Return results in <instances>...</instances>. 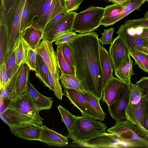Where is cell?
Here are the masks:
<instances>
[{"label": "cell", "mask_w": 148, "mask_h": 148, "mask_svg": "<svg viewBox=\"0 0 148 148\" xmlns=\"http://www.w3.org/2000/svg\"><path fill=\"white\" fill-rule=\"evenodd\" d=\"M148 105V97L145 95L136 104L129 103L126 111V119L135 126H142L144 115Z\"/></svg>", "instance_id": "2e32d148"}, {"label": "cell", "mask_w": 148, "mask_h": 148, "mask_svg": "<svg viewBox=\"0 0 148 148\" xmlns=\"http://www.w3.org/2000/svg\"><path fill=\"white\" fill-rule=\"evenodd\" d=\"M131 94L130 103L136 104L138 103L144 94L142 90L138 86L131 82L128 85Z\"/></svg>", "instance_id": "836d02e7"}, {"label": "cell", "mask_w": 148, "mask_h": 148, "mask_svg": "<svg viewBox=\"0 0 148 148\" xmlns=\"http://www.w3.org/2000/svg\"><path fill=\"white\" fill-rule=\"evenodd\" d=\"M134 125L127 119L116 121L115 125L109 128V133L118 136L126 147H148V140L140 137L134 131Z\"/></svg>", "instance_id": "52a82bcc"}, {"label": "cell", "mask_w": 148, "mask_h": 148, "mask_svg": "<svg viewBox=\"0 0 148 148\" xmlns=\"http://www.w3.org/2000/svg\"><path fill=\"white\" fill-rule=\"evenodd\" d=\"M57 107L61 116V121L65 124L68 132H71L77 116L72 114L60 105L58 106Z\"/></svg>", "instance_id": "d6a6232c"}, {"label": "cell", "mask_w": 148, "mask_h": 148, "mask_svg": "<svg viewBox=\"0 0 148 148\" xmlns=\"http://www.w3.org/2000/svg\"><path fill=\"white\" fill-rule=\"evenodd\" d=\"M9 126L11 132L17 137L29 140H39L42 130L40 125L28 122Z\"/></svg>", "instance_id": "4fadbf2b"}, {"label": "cell", "mask_w": 148, "mask_h": 148, "mask_svg": "<svg viewBox=\"0 0 148 148\" xmlns=\"http://www.w3.org/2000/svg\"><path fill=\"white\" fill-rule=\"evenodd\" d=\"M64 88V95L67 97L74 106L77 108L86 116L98 120L103 121L105 119L92 106L88 100L86 93L72 88Z\"/></svg>", "instance_id": "ba28073f"}, {"label": "cell", "mask_w": 148, "mask_h": 148, "mask_svg": "<svg viewBox=\"0 0 148 148\" xmlns=\"http://www.w3.org/2000/svg\"><path fill=\"white\" fill-rule=\"evenodd\" d=\"M100 62L102 73L103 90L108 82L113 77V67L108 52L100 45L99 46Z\"/></svg>", "instance_id": "44dd1931"}, {"label": "cell", "mask_w": 148, "mask_h": 148, "mask_svg": "<svg viewBox=\"0 0 148 148\" xmlns=\"http://www.w3.org/2000/svg\"><path fill=\"white\" fill-rule=\"evenodd\" d=\"M133 63L130 55L129 56L114 70L115 75L128 86L131 82V76L134 75L133 70Z\"/></svg>", "instance_id": "d4e9b609"}, {"label": "cell", "mask_w": 148, "mask_h": 148, "mask_svg": "<svg viewBox=\"0 0 148 148\" xmlns=\"http://www.w3.org/2000/svg\"><path fill=\"white\" fill-rule=\"evenodd\" d=\"M125 6L121 5L116 4L106 6L104 8L103 18L118 15L122 11Z\"/></svg>", "instance_id": "e575fe53"}, {"label": "cell", "mask_w": 148, "mask_h": 148, "mask_svg": "<svg viewBox=\"0 0 148 148\" xmlns=\"http://www.w3.org/2000/svg\"><path fill=\"white\" fill-rule=\"evenodd\" d=\"M27 1L15 0L8 10L5 12L9 29L6 53L12 50L17 43L19 37L22 14Z\"/></svg>", "instance_id": "8992f818"}, {"label": "cell", "mask_w": 148, "mask_h": 148, "mask_svg": "<svg viewBox=\"0 0 148 148\" xmlns=\"http://www.w3.org/2000/svg\"><path fill=\"white\" fill-rule=\"evenodd\" d=\"M60 74V80L63 88L74 89L85 93L83 90L80 82L75 74Z\"/></svg>", "instance_id": "83f0119b"}, {"label": "cell", "mask_w": 148, "mask_h": 148, "mask_svg": "<svg viewBox=\"0 0 148 148\" xmlns=\"http://www.w3.org/2000/svg\"><path fill=\"white\" fill-rule=\"evenodd\" d=\"M39 141L49 146L60 147L67 145L69 140L66 136L42 125Z\"/></svg>", "instance_id": "d6986e66"}, {"label": "cell", "mask_w": 148, "mask_h": 148, "mask_svg": "<svg viewBox=\"0 0 148 148\" xmlns=\"http://www.w3.org/2000/svg\"><path fill=\"white\" fill-rule=\"evenodd\" d=\"M134 131L145 138L148 136V105L144 115L142 127H139L134 126Z\"/></svg>", "instance_id": "d590c367"}, {"label": "cell", "mask_w": 148, "mask_h": 148, "mask_svg": "<svg viewBox=\"0 0 148 148\" xmlns=\"http://www.w3.org/2000/svg\"><path fill=\"white\" fill-rule=\"evenodd\" d=\"M19 36L29 47L35 51L44 38V32L38 22L33 21L25 27L20 33Z\"/></svg>", "instance_id": "7c38bea8"}, {"label": "cell", "mask_w": 148, "mask_h": 148, "mask_svg": "<svg viewBox=\"0 0 148 148\" xmlns=\"http://www.w3.org/2000/svg\"><path fill=\"white\" fill-rule=\"evenodd\" d=\"M114 31L113 27L105 29L101 33L102 37L99 39L100 43L103 45L106 44L111 45L112 42V35Z\"/></svg>", "instance_id": "f35d334b"}, {"label": "cell", "mask_w": 148, "mask_h": 148, "mask_svg": "<svg viewBox=\"0 0 148 148\" xmlns=\"http://www.w3.org/2000/svg\"><path fill=\"white\" fill-rule=\"evenodd\" d=\"M146 0V1L148 2V0Z\"/></svg>", "instance_id": "680465c9"}, {"label": "cell", "mask_w": 148, "mask_h": 148, "mask_svg": "<svg viewBox=\"0 0 148 148\" xmlns=\"http://www.w3.org/2000/svg\"><path fill=\"white\" fill-rule=\"evenodd\" d=\"M29 8V3L28 0H27L22 14L20 32L24 29L25 26L28 12Z\"/></svg>", "instance_id": "7dc6e473"}, {"label": "cell", "mask_w": 148, "mask_h": 148, "mask_svg": "<svg viewBox=\"0 0 148 148\" xmlns=\"http://www.w3.org/2000/svg\"><path fill=\"white\" fill-rule=\"evenodd\" d=\"M36 52L28 47V49L25 63L26 64L31 70L35 71L36 61Z\"/></svg>", "instance_id": "74e56055"}, {"label": "cell", "mask_w": 148, "mask_h": 148, "mask_svg": "<svg viewBox=\"0 0 148 148\" xmlns=\"http://www.w3.org/2000/svg\"><path fill=\"white\" fill-rule=\"evenodd\" d=\"M125 25L132 27L148 28V16L136 19H128L124 24Z\"/></svg>", "instance_id": "8d00e7d4"}, {"label": "cell", "mask_w": 148, "mask_h": 148, "mask_svg": "<svg viewBox=\"0 0 148 148\" xmlns=\"http://www.w3.org/2000/svg\"><path fill=\"white\" fill-rule=\"evenodd\" d=\"M5 66L3 63L0 66V89H1L8 82Z\"/></svg>", "instance_id": "ee69618b"}, {"label": "cell", "mask_w": 148, "mask_h": 148, "mask_svg": "<svg viewBox=\"0 0 148 148\" xmlns=\"http://www.w3.org/2000/svg\"><path fill=\"white\" fill-rule=\"evenodd\" d=\"M29 47L19 36L16 45V59L17 65L20 66L25 63L27 53Z\"/></svg>", "instance_id": "1f68e13d"}, {"label": "cell", "mask_w": 148, "mask_h": 148, "mask_svg": "<svg viewBox=\"0 0 148 148\" xmlns=\"http://www.w3.org/2000/svg\"><path fill=\"white\" fill-rule=\"evenodd\" d=\"M145 0H134L125 6L122 11L118 15L112 17L102 18L101 25L108 27L113 25L117 22L122 19L133 11L139 10Z\"/></svg>", "instance_id": "603a6c76"}, {"label": "cell", "mask_w": 148, "mask_h": 148, "mask_svg": "<svg viewBox=\"0 0 148 148\" xmlns=\"http://www.w3.org/2000/svg\"><path fill=\"white\" fill-rule=\"evenodd\" d=\"M27 92L33 101L38 111L49 110L52 107L53 100L52 98L41 94L28 81Z\"/></svg>", "instance_id": "7402d4cb"}, {"label": "cell", "mask_w": 148, "mask_h": 148, "mask_svg": "<svg viewBox=\"0 0 148 148\" xmlns=\"http://www.w3.org/2000/svg\"><path fill=\"white\" fill-rule=\"evenodd\" d=\"M69 12L67 10L62 12L56 15L46 25L44 30V34L50 30L57 24Z\"/></svg>", "instance_id": "ab89813d"}, {"label": "cell", "mask_w": 148, "mask_h": 148, "mask_svg": "<svg viewBox=\"0 0 148 148\" xmlns=\"http://www.w3.org/2000/svg\"><path fill=\"white\" fill-rule=\"evenodd\" d=\"M125 84L119 78L114 76L108 82L102 90L101 99L108 107L117 98Z\"/></svg>", "instance_id": "ac0fdd59"}, {"label": "cell", "mask_w": 148, "mask_h": 148, "mask_svg": "<svg viewBox=\"0 0 148 148\" xmlns=\"http://www.w3.org/2000/svg\"><path fill=\"white\" fill-rule=\"evenodd\" d=\"M7 110L13 113L32 117L43 124V119L28 93L11 101Z\"/></svg>", "instance_id": "9c48e42d"}, {"label": "cell", "mask_w": 148, "mask_h": 148, "mask_svg": "<svg viewBox=\"0 0 148 148\" xmlns=\"http://www.w3.org/2000/svg\"><path fill=\"white\" fill-rule=\"evenodd\" d=\"M86 97L91 104L99 113L105 118L106 115L100 105L99 101L92 95L88 92H86Z\"/></svg>", "instance_id": "b9f144b4"}, {"label": "cell", "mask_w": 148, "mask_h": 148, "mask_svg": "<svg viewBox=\"0 0 148 148\" xmlns=\"http://www.w3.org/2000/svg\"><path fill=\"white\" fill-rule=\"evenodd\" d=\"M31 70L26 63L20 66L16 78L13 93L14 99L25 93L27 91Z\"/></svg>", "instance_id": "ffe728a7"}, {"label": "cell", "mask_w": 148, "mask_h": 148, "mask_svg": "<svg viewBox=\"0 0 148 148\" xmlns=\"http://www.w3.org/2000/svg\"><path fill=\"white\" fill-rule=\"evenodd\" d=\"M132 27L134 29L136 32L144 39L148 45V28Z\"/></svg>", "instance_id": "c3c4849f"}, {"label": "cell", "mask_w": 148, "mask_h": 148, "mask_svg": "<svg viewBox=\"0 0 148 148\" xmlns=\"http://www.w3.org/2000/svg\"><path fill=\"white\" fill-rule=\"evenodd\" d=\"M19 68L13 74L7 83L0 90V100L7 99L12 101L14 99L13 93L16 80Z\"/></svg>", "instance_id": "f546056e"}, {"label": "cell", "mask_w": 148, "mask_h": 148, "mask_svg": "<svg viewBox=\"0 0 148 148\" xmlns=\"http://www.w3.org/2000/svg\"><path fill=\"white\" fill-rule=\"evenodd\" d=\"M16 45L5 56L3 63L5 65L8 78L10 79L20 66L16 64Z\"/></svg>", "instance_id": "4316f807"}, {"label": "cell", "mask_w": 148, "mask_h": 148, "mask_svg": "<svg viewBox=\"0 0 148 148\" xmlns=\"http://www.w3.org/2000/svg\"><path fill=\"white\" fill-rule=\"evenodd\" d=\"M130 94L129 86L125 84L117 98L108 106L110 116L116 121L126 119V111L130 103Z\"/></svg>", "instance_id": "30bf717a"}, {"label": "cell", "mask_w": 148, "mask_h": 148, "mask_svg": "<svg viewBox=\"0 0 148 148\" xmlns=\"http://www.w3.org/2000/svg\"><path fill=\"white\" fill-rule=\"evenodd\" d=\"M49 69L40 55L37 53L36 65V77L48 88V76Z\"/></svg>", "instance_id": "484cf974"}, {"label": "cell", "mask_w": 148, "mask_h": 148, "mask_svg": "<svg viewBox=\"0 0 148 148\" xmlns=\"http://www.w3.org/2000/svg\"><path fill=\"white\" fill-rule=\"evenodd\" d=\"M116 33L129 49L132 47L139 50L148 45L132 27L122 25Z\"/></svg>", "instance_id": "9a60e30c"}, {"label": "cell", "mask_w": 148, "mask_h": 148, "mask_svg": "<svg viewBox=\"0 0 148 148\" xmlns=\"http://www.w3.org/2000/svg\"><path fill=\"white\" fill-rule=\"evenodd\" d=\"M79 145L90 147H126L125 144L121 140L118 136L106 132Z\"/></svg>", "instance_id": "8fae6325"}, {"label": "cell", "mask_w": 148, "mask_h": 148, "mask_svg": "<svg viewBox=\"0 0 148 148\" xmlns=\"http://www.w3.org/2000/svg\"><path fill=\"white\" fill-rule=\"evenodd\" d=\"M9 37V29L5 12L1 10L0 18V66L3 63L7 52Z\"/></svg>", "instance_id": "cb8c5ba5"}, {"label": "cell", "mask_w": 148, "mask_h": 148, "mask_svg": "<svg viewBox=\"0 0 148 148\" xmlns=\"http://www.w3.org/2000/svg\"><path fill=\"white\" fill-rule=\"evenodd\" d=\"M1 10L6 12L15 0H1Z\"/></svg>", "instance_id": "681fc988"}, {"label": "cell", "mask_w": 148, "mask_h": 148, "mask_svg": "<svg viewBox=\"0 0 148 148\" xmlns=\"http://www.w3.org/2000/svg\"><path fill=\"white\" fill-rule=\"evenodd\" d=\"M130 55L134 59L135 64L145 71L148 73V54L141 51L131 47Z\"/></svg>", "instance_id": "f1b7e54d"}, {"label": "cell", "mask_w": 148, "mask_h": 148, "mask_svg": "<svg viewBox=\"0 0 148 148\" xmlns=\"http://www.w3.org/2000/svg\"><path fill=\"white\" fill-rule=\"evenodd\" d=\"M62 45V52L65 59L70 66L75 69L73 56L68 43H64Z\"/></svg>", "instance_id": "7bdbcfd3"}, {"label": "cell", "mask_w": 148, "mask_h": 148, "mask_svg": "<svg viewBox=\"0 0 148 148\" xmlns=\"http://www.w3.org/2000/svg\"><path fill=\"white\" fill-rule=\"evenodd\" d=\"M52 43L44 38L36 50L37 53L42 58L52 75L54 83L55 95L58 99L62 100L64 93L59 82L60 72L56 53L54 50Z\"/></svg>", "instance_id": "277c9868"}, {"label": "cell", "mask_w": 148, "mask_h": 148, "mask_svg": "<svg viewBox=\"0 0 148 148\" xmlns=\"http://www.w3.org/2000/svg\"><path fill=\"white\" fill-rule=\"evenodd\" d=\"M98 36L93 32L79 34L68 43L73 58L75 75L84 92L100 101L102 94L103 76Z\"/></svg>", "instance_id": "6da1fadb"}, {"label": "cell", "mask_w": 148, "mask_h": 148, "mask_svg": "<svg viewBox=\"0 0 148 148\" xmlns=\"http://www.w3.org/2000/svg\"><path fill=\"white\" fill-rule=\"evenodd\" d=\"M11 101L7 99L0 100V114L3 113L7 109Z\"/></svg>", "instance_id": "f907efd6"}, {"label": "cell", "mask_w": 148, "mask_h": 148, "mask_svg": "<svg viewBox=\"0 0 148 148\" xmlns=\"http://www.w3.org/2000/svg\"><path fill=\"white\" fill-rule=\"evenodd\" d=\"M113 4H118L125 6L134 0H106Z\"/></svg>", "instance_id": "816d5d0a"}, {"label": "cell", "mask_w": 148, "mask_h": 148, "mask_svg": "<svg viewBox=\"0 0 148 148\" xmlns=\"http://www.w3.org/2000/svg\"><path fill=\"white\" fill-rule=\"evenodd\" d=\"M56 53L60 74H75V69L70 66L64 57L62 45L57 46Z\"/></svg>", "instance_id": "4dcf8cb0"}, {"label": "cell", "mask_w": 148, "mask_h": 148, "mask_svg": "<svg viewBox=\"0 0 148 148\" xmlns=\"http://www.w3.org/2000/svg\"><path fill=\"white\" fill-rule=\"evenodd\" d=\"M139 50L144 52L148 54V45L145 47L140 49Z\"/></svg>", "instance_id": "db71d44e"}, {"label": "cell", "mask_w": 148, "mask_h": 148, "mask_svg": "<svg viewBox=\"0 0 148 148\" xmlns=\"http://www.w3.org/2000/svg\"><path fill=\"white\" fill-rule=\"evenodd\" d=\"M107 128L99 121L86 116H77L72 131L68 132L66 137L79 145L105 132Z\"/></svg>", "instance_id": "3957f363"}, {"label": "cell", "mask_w": 148, "mask_h": 148, "mask_svg": "<svg viewBox=\"0 0 148 148\" xmlns=\"http://www.w3.org/2000/svg\"><path fill=\"white\" fill-rule=\"evenodd\" d=\"M145 16H148V10L147 12L146 13V14H145Z\"/></svg>", "instance_id": "11a10c76"}, {"label": "cell", "mask_w": 148, "mask_h": 148, "mask_svg": "<svg viewBox=\"0 0 148 148\" xmlns=\"http://www.w3.org/2000/svg\"><path fill=\"white\" fill-rule=\"evenodd\" d=\"M146 139H148V136H147V137L146 138Z\"/></svg>", "instance_id": "6f0895ef"}, {"label": "cell", "mask_w": 148, "mask_h": 148, "mask_svg": "<svg viewBox=\"0 0 148 148\" xmlns=\"http://www.w3.org/2000/svg\"><path fill=\"white\" fill-rule=\"evenodd\" d=\"M135 84L142 90L144 94L148 97V77L145 76L142 77Z\"/></svg>", "instance_id": "bcb514c9"}, {"label": "cell", "mask_w": 148, "mask_h": 148, "mask_svg": "<svg viewBox=\"0 0 148 148\" xmlns=\"http://www.w3.org/2000/svg\"><path fill=\"white\" fill-rule=\"evenodd\" d=\"M84 0H68L66 2V8L68 12L77 10Z\"/></svg>", "instance_id": "f6af8a7d"}, {"label": "cell", "mask_w": 148, "mask_h": 148, "mask_svg": "<svg viewBox=\"0 0 148 148\" xmlns=\"http://www.w3.org/2000/svg\"><path fill=\"white\" fill-rule=\"evenodd\" d=\"M76 32L72 31L67 32L60 36L55 41V44L58 45L67 43L73 39L77 35Z\"/></svg>", "instance_id": "60d3db41"}, {"label": "cell", "mask_w": 148, "mask_h": 148, "mask_svg": "<svg viewBox=\"0 0 148 148\" xmlns=\"http://www.w3.org/2000/svg\"><path fill=\"white\" fill-rule=\"evenodd\" d=\"M104 8L91 6L76 14L73 29L79 34L92 32L101 25Z\"/></svg>", "instance_id": "5b68a950"}, {"label": "cell", "mask_w": 148, "mask_h": 148, "mask_svg": "<svg viewBox=\"0 0 148 148\" xmlns=\"http://www.w3.org/2000/svg\"><path fill=\"white\" fill-rule=\"evenodd\" d=\"M48 88L54 92V85L53 79L51 72L49 71L48 76Z\"/></svg>", "instance_id": "f5cc1de1"}, {"label": "cell", "mask_w": 148, "mask_h": 148, "mask_svg": "<svg viewBox=\"0 0 148 148\" xmlns=\"http://www.w3.org/2000/svg\"><path fill=\"white\" fill-rule=\"evenodd\" d=\"M75 12H69L49 32L44 34V38L52 43L63 34L73 31Z\"/></svg>", "instance_id": "5bb4252c"}, {"label": "cell", "mask_w": 148, "mask_h": 148, "mask_svg": "<svg viewBox=\"0 0 148 148\" xmlns=\"http://www.w3.org/2000/svg\"><path fill=\"white\" fill-rule=\"evenodd\" d=\"M108 53L114 71L120 66L125 59L130 55L129 48L119 36L113 41Z\"/></svg>", "instance_id": "e0dca14e"}, {"label": "cell", "mask_w": 148, "mask_h": 148, "mask_svg": "<svg viewBox=\"0 0 148 148\" xmlns=\"http://www.w3.org/2000/svg\"><path fill=\"white\" fill-rule=\"evenodd\" d=\"M28 0L29 8L25 27L36 21L44 31L47 24L56 15L67 11L66 2L64 0Z\"/></svg>", "instance_id": "7a4b0ae2"}, {"label": "cell", "mask_w": 148, "mask_h": 148, "mask_svg": "<svg viewBox=\"0 0 148 148\" xmlns=\"http://www.w3.org/2000/svg\"><path fill=\"white\" fill-rule=\"evenodd\" d=\"M68 0H64V1L66 2Z\"/></svg>", "instance_id": "9f6ffc18"}]
</instances>
